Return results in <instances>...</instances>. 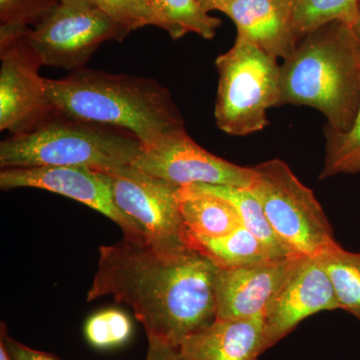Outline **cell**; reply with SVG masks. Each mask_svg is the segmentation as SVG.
I'll use <instances>...</instances> for the list:
<instances>
[{
  "label": "cell",
  "instance_id": "11",
  "mask_svg": "<svg viewBox=\"0 0 360 360\" xmlns=\"http://www.w3.org/2000/svg\"><path fill=\"white\" fill-rule=\"evenodd\" d=\"M0 187L2 191L30 187L60 194L112 220L124 238L146 239L141 227L115 205L110 176L101 170L80 167L2 168Z\"/></svg>",
  "mask_w": 360,
  "mask_h": 360
},
{
  "label": "cell",
  "instance_id": "18",
  "mask_svg": "<svg viewBox=\"0 0 360 360\" xmlns=\"http://www.w3.org/2000/svg\"><path fill=\"white\" fill-rule=\"evenodd\" d=\"M151 8L158 18V27L172 39H181L187 33L212 39L221 25V20L210 16L196 0H153Z\"/></svg>",
  "mask_w": 360,
  "mask_h": 360
},
{
  "label": "cell",
  "instance_id": "1",
  "mask_svg": "<svg viewBox=\"0 0 360 360\" xmlns=\"http://www.w3.org/2000/svg\"><path fill=\"white\" fill-rule=\"evenodd\" d=\"M219 269L194 245L167 252L146 239L123 236L115 245L99 248L86 300L112 296L134 309L148 338L179 347L187 336L217 319Z\"/></svg>",
  "mask_w": 360,
  "mask_h": 360
},
{
  "label": "cell",
  "instance_id": "14",
  "mask_svg": "<svg viewBox=\"0 0 360 360\" xmlns=\"http://www.w3.org/2000/svg\"><path fill=\"white\" fill-rule=\"evenodd\" d=\"M245 37L274 59L290 58L300 39L295 28V0H231L220 9Z\"/></svg>",
  "mask_w": 360,
  "mask_h": 360
},
{
  "label": "cell",
  "instance_id": "12",
  "mask_svg": "<svg viewBox=\"0 0 360 360\" xmlns=\"http://www.w3.org/2000/svg\"><path fill=\"white\" fill-rule=\"evenodd\" d=\"M338 309L335 290L321 255L300 257L264 315L269 349L312 315Z\"/></svg>",
  "mask_w": 360,
  "mask_h": 360
},
{
  "label": "cell",
  "instance_id": "21",
  "mask_svg": "<svg viewBox=\"0 0 360 360\" xmlns=\"http://www.w3.org/2000/svg\"><path fill=\"white\" fill-rule=\"evenodd\" d=\"M359 0H295V28L298 39L326 23L341 21L354 26Z\"/></svg>",
  "mask_w": 360,
  "mask_h": 360
},
{
  "label": "cell",
  "instance_id": "20",
  "mask_svg": "<svg viewBox=\"0 0 360 360\" xmlns=\"http://www.w3.org/2000/svg\"><path fill=\"white\" fill-rule=\"evenodd\" d=\"M196 186L208 193L221 196L229 200L238 210L241 222L246 229L252 232L260 240L264 241L265 245L276 251L277 255L283 257H290L274 236L262 203L250 187L210 186V184H196Z\"/></svg>",
  "mask_w": 360,
  "mask_h": 360
},
{
  "label": "cell",
  "instance_id": "13",
  "mask_svg": "<svg viewBox=\"0 0 360 360\" xmlns=\"http://www.w3.org/2000/svg\"><path fill=\"white\" fill-rule=\"evenodd\" d=\"M300 257L219 269L215 281L217 319L264 316Z\"/></svg>",
  "mask_w": 360,
  "mask_h": 360
},
{
  "label": "cell",
  "instance_id": "23",
  "mask_svg": "<svg viewBox=\"0 0 360 360\" xmlns=\"http://www.w3.org/2000/svg\"><path fill=\"white\" fill-rule=\"evenodd\" d=\"M134 326L122 310L108 309L92 314L85 321V338L97 349H111L124 345L131 338Z\"/></svg>",
  "mask_w": 360,
  "mask_h": 360
},
{
  "label": "cell",
  "instance_id": "7",
  "mask_svg": "<svg viewBox=\"0 0 360 360\" xmlns=\"http://www.w3.org/2000/svg\"><path fill=\"white\" fill-rule=\"evenodd\" d=\"M110 176L113 200L141 227L156 250L174 252L193 246L180 210V188L134 165L101 170Z\"/></svg>",
  "mask_w": 360,
  "mask_h": 360
},
{
  "label": "cell",
  "instance_id": "30",
  "mask_svg": "<svg viewBox=\"0 0 360 360\" xmlns=\"http://www.w3.org/2000/svg\"><path fill=\"white\" fill-rule=\"evenodd\" d=\"M0 360H11V357L7 354L6 347H4V343L0 341Z\"/></svg>",
  "mask_w": 360,
  "mask_h": 360
},
{
  "label": "cell",
  "instance_id": "2",
  "mask_svg": "<svg viewBox=\"0 0 360 360\" xmlns=\"http://www.w3.org/2000/svg\"><path fill=\"white\" fill-rule=\"evenodd\" d=\"M45 87L58 112L125 130L143 148L186 129L170 92L151 78L82 68L58 79L45 78Z\"/></svg>",
  "mask_w": 360,
  "mask_h": 360
},
{
  "label": "cell",
  "instance_id": "26",
  "mask_svg": "<svg viewBox=\"0 0 360 360\" xmlns=\"http://www.w3.org/2000/svg\"><path fill=\"white\" fill-rule=\"evenodd\" d=\"M11 360H63L54 354L26 347L7 335L6 326L1 322V340Z\"/></svg>",
  "mask_w": 360,
  "mask_h": 360
},
{
  "label": "cell",
  "instance_id": "17",
  "mask_svg": "<svg viewBox=\"0 0 360 360\" xmlns=\"http://www.w3.org/2000/svg\"><path fill=\"white\" fill-rule=\"evenodd\" d=\"M191 236L193 245L219 269H232L284 258L245 226L222 238H206L191 233Z\"/></svg>",
  "mask_w": 360,
  "mask_h": 360
},
{
  "label": "cell",
  "instance_id": "8",
  "mask_svg": "<svg viewBox=\"0 0 360 360\" xmlns=\"http://www.w3.org/2000/svg\"><path fill=\"white\" fill-rule=\"evenodd\" d=\"M129 30L108 18L96 4L59 6L27 37L42 65L73 71L84 68L92 54L108 41H122Z\"/></svg>",
  "mask_w": 360,
  "mask_h": 360
},
{
  "label": "cell",
  "instance_id": "22",
  "mask_svg": "<svg viewBox=\"0 0 360 360\" xmlns=\"http://www.w3.org/2000/svg\"><path fill=\"white\" fill-rule=\"evenodd\" d=\"M324 134L326 158L319 179L360 172V108L347 131H335L326 124Z\"/></svg>",
  "mask_w": 360,
  "mask_h": 360
},
{
  "label": "cell",
  "instance_id": "19",
  "mask_svg": "<svg viewBox=\"0 0 360 360\" xmlns=\"http://www.w3.org/2000/svg\"><path fill=\"white\" fill-rule=\"evenodd\" d=\"M340 309L360 321V253L345 250L338 243L321 253Z\"/></svg>",
  "mask_w": 360,
  "mask_h": 360
},
{
  "label": "cell",
  "instance_id": "29",
  "mask_svg": "<svg viewBox=\"0 0 360 360\" xmlns=\"http://www.w3.org/2000/svg\"><path fill=\"white\" fill-rule=\"evenodd\" d=\"M352 32H354L355 39H356V42L357 44H359L360 51V0L359 8V18H357L356 22H355L354 26H352Z\"/></svg>",
  "mask_w": 360,
  "mask_h": 360
},
{
  "label": "cell",
  "instance_id": "5",
  "mask_svg": "<svg viewBox=\"0 0 360 360\" xmlns=\"http://www.w3.org/2000/svg\"><path fill=\"white\" fill-rule=\"evenodd\" d=\"M252 169L250 188L262 203L270 227L288 257H315L338 245L314 191L295 176L288 163L270 160Z\"/></svg>",
  "mask_w": 360,
  "mask_h": 360
},
{
  "label": "cell",
  "instance_id": "6",
  "mask_svg": "<svg viewBox=\"0 0 360 360\" xmlns=\"http://www.w3.org/2000/svg\"><path fill=\"white\" fill-rule=\"evenodd\" d=\"M219 89L214 117L225 134L245 136L269 124L266 111L281 105V65L257 45L236 35L215 60Z\"/></svg>",
  "mask_w": 360,
  "mask_h": 360
},
{
  "label": "cell",
  "instance_id": "3",
  "mask_svg": "<svg viewBox=\"0 0 360 360\" xmlns=\"http://www.w3.org/2000/svg\"><path fill=\"white\" fill-rule=\"evenodd\" d=\"M281 105L321 111L328 125L345 132L360 108V51L352 26L326 23L303 37L281 65Z\"/></svg>",
  "mask_w": 360,
  "mask_h": 360
},
{
  "label": "cell",
  "instance_id": "15",
  "mask_svg": "<svg viewBox=\"0 0 360 360\" xmlns=\"http://www.w3.org/2000/svg\"><path fill=\"white\" fill-rule=\"evenodd\" d=\"M177 348L182 360H258L269 349L264 316L217 319Z\"/></svg>",
  "mask_w": 360,
  "mask_h": 360
},
{
  "label": "cell",
  "instance_id": "16",
  "mask_svg": "<svg viewBox=\"0 0 360 360\" xmlns=\"http://www.w3.org/2000/svg\"><path fill=\"white\" fill-rule=\"evenodd\" d=\"M180 210L187 229L194 236L222 238L243 226L232 203L196 184L180 188Z\"/></svg>",
  "mask_w": 360,
  "mask_h": 360
},
{
  "label": "cell",
  "instance_id": "25",
  "mask_svg": "<svg viewBox=\"0 0 360 360\" xmlns=\"http://www.w3.org/2000/svg\"><path fill=\"white\" fill-rule=\"evenodd\" d=\"M108 18L129 32L144 26H158L155 11L144 0H94Z\"/></svg>",
  "mask_w": 360,
  "mask_h": 360
},
{
  "label": "cell",
  "instance_id": "9",
  "mask_svg": "<svg viewBox=\"0 0 360 360\" xmlns=\"http://www.w3.org/2000/svg\"><path fill=\"white\" fill-rule=\"evenodd\" d=\"M28 30L0 32V130L11 136L34 129L56 112Z\"/></svg>",
  "mask_w": 360,
  "mask_h": 360
},
{
  "label": "cell",
  "instance_id": "27",
  "mask_svg": "<svg viewBox=\"0 0 360 360\" xmlns=\"http://www.w3.org/2000/svg\"><path fill=\"white\" fill-rule=\"evenodd\" d=\"M148 350L146 360H182L179 348L158 338H148Z\"/></svg>",
  "mask_w": 360,
  "mask_h": 360
},
{
  "label": "cell",
  "instance_id": "31",
  "mask_svg": "<svg viewBox=\"0 0 360 360\" xmlns=\"http://www.w3.org/2000/svg\"><path fill=\"white\" fill-rule=\"evenodd\" d=\"M61 2H66V4H96L94 0H61Z\"/></svg>",
  "mask_w": 360,
  "mask_h": 360
},
{
  "label": "cell",
  "instance_id": "24",
  "mask_svg": "<svg viewBox=\"0 0 360 360\" xmlns=\"http://www.w3.org/2000/svg\"><path fill=\"white\" fill-rule=\"evenodd\" d=\"M61 0H0V32H20L42 22Z\"/></svg>",
  "mask_w": 360,
  "mask_h": 360
},
{
  "label": "cell",
  "instance_id": "10",
  "mask_svg": "<svg viewBox=\"0 0 360 360\" xmlns=\"http://www.w3.org/2000/svg\"><path fill=\"white\" fill-rule=\"evenodd\" d=\"M134 165L180 187L193 184L250 187L255 175L252 167L234 165L201 148L186 129L175 130L144 146Z\"/></svg>",
  "mask_w": 360,
  "mask_h": 360
},
{
  "label": "cell",
  "instance_id": "4",
  "mask_svg": "<svg viewBox=\"0 0 360 360\" xmlns=\"http://www.w3.org/2000/svg\"><path fill=\"white\" fill-rule=\"evenodd\" d=\"M143 146L125 130L56 110L39 127L0 143V167H80L105 170L134 165Z\"/></svg>",
  "mask_w": 360,
  "mask_h": 360
},
{
  "label": "cell",
  "instance_id": "32",
  "mask_svg": "<svg viewBox=\"0 0 360 360\" xmlns=\"http://www.w3.org/2000/svg\"><path fill=\"white\" fill-rule=\"evenodd\" d=\"M144 1H146V4H148L149 6L151 7V6H153V0H144Z\"/></svg>",
  "mask_w": 360,
  "mask_h": 360
},
{
  "label": "cell",
  "instance_id": "28",
  "mask_svg": "<svg viewBox=\"0 0 360 360\" xmlns=\"http://www.w3.org/2000/svg\"><path fill=\"white\" fill-rule=\"evenodd\" d=\"M198 4H200L201 8L205 9L206 13H210V11H219L222 8V6H225L227 2L231 1V0H196Z\"/></svg>",
  "mask_w": 360,
  "mask_h": 360
}]
</instances>
